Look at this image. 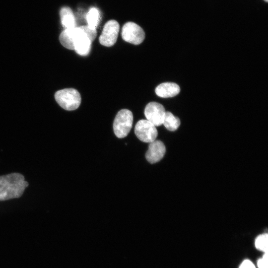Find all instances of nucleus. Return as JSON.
<instances>
[{
	"mask_svg": "<svg viewBox=\"0 0 268 268\" xmlns=\"http://www.w3.org/2000/svg\"><path fill=\"white\" fill-rule=\"evenodd\" d=\"M134 133L140 141L148 143L154 141L158 134L156 127L147 120H141L137 122Z\"/></svg>",
	"mask_w": 268,
	"mask_h": 268,
	"instance_id": "39448f33",
	"label": "nucleus"
},
{
	"mask_svg": "<svg viewBox=\"0 0 268 268\" xmlns=\"http://www.w3.org/2000/svg\"><path fill=\"white\" fill-rule=\"evenodd\" d=\"M165 113L163 106L156 102H149L144 109L146 120L155 127L162 125Z\"/></svg>",
	"mask_w": 268,
	"mask_h": 268,
	"instance_id": "0eeeda50",
	"label": "nucleus"
},
{
	"mask_svg": "<svg viewBox=\"0 0 268 268\" xmlns=\"http://www.w3.org/2000/svg\"><path fill=\"white\" fill-rule=\"evenodd\" d=\"M133 115L128 109H122L117 114L113 123V130L118 138L128 135L133 126Z\"/></svg>",
	"mask_w": 268,
	"mask_h": 268,
	"instance_id": "7ed1b4c3",
	"label": "nucleus"
},
{
	"mask_svg": "<svg viewBox=\"0 0 268 268\" xmlns=\"http://www.w3.org/2000/svg\"><path fill=\"white\" fill-rule=\"evenodd\" d=\"M60 15L62 24L65 29L76 27L75 18L70 8L67 6L62 7L60 11Z\"/></svg>",
	"mask_w": 268,
	"mask_h": 268,
	"instance_id": "9d476101",
	"label": "nucleus"
},
{
	"mask_svg": "<svg viewBox=\"0 0 268 268\" xmlns=\"http://www.w3.org/2000/svg\"><path fill=\"white\" fill-rule=\"evenodd\" d=\"M257 265L259 268H268V253H265L263 257L258 260Z\"/></svg>",
	"mask_w": 268,
	"mask_h": 268,
	"instance_id": "4468645a",
	"label": "nucleus"
},
{
	"mask_svg": "<svg viewBox=\"0 0 268 268\" xmlns=\"http://www.w3.org/2000/svg\"><path fill=\"white\" fill-rule=\"evenodd\" d=\"M155 93L162 98L175 96L180 91L179 86L174 82H164L158 85L155 88Z\"/></svg>",
	"mask_w": 268,
	"mask_h": 268,
	"instance_id": "1a4fd4ad",
	"label": "nucleus"
},
{
	"mask_svg": "<svg viewBox=\"0 0 268 268\" xmlns=\"http://www.w3.org/2000/svg\"><path fill=\"white\" fill-rule=\"evenodd\" d=\"M123 39L134 45H139L145 38V33L142 28L133 22L126 23L122 29Z\"/></svg>",
	"mask_w": 268,
	"mask_h": 268,
	"instance_id": "20e7f679",
	"label": "nucleus"
},
{
	"mask_svg": "<svg viewBox=\"0 0 268 268\" xmlns=\"http://www.w3.org/2000/svg\"><path fill=\"white\" fill-rule=\"evenodd\" d=\"M28 186V183L20 173L0 176V201L20 198Z\"/></svg>",
	"mask_w": 268,
	"mask_h": 268,
	"instance_id": "f257e3e1",
	"label": "nucleus"
},
{
	"mask_svg": "<svg viewBox=\"0 0 268 268\" xmlns=\"http://www.w3.org/2000/svg\"><path fill=\"white\" fill-rule=\"evenodd\" d=\"M239 268H256V267L251 261L246 260L241 263Z\"/></svg>",
	"mask_w": 268,
	"mask_h": 268,
	"instance_id": "2eb2a0df",
	"label": "nucleus"
},
{
	"mask_svg": "<svg viewBox=\"0 0 268 268\" xmlns=\"http://www.w3.org/2000/svg\"><path fill=\"white\" fill-rule=\"evenodd\" d=\"M55 98L61 107L68 111L76 109L81 101L80 93L74 88H66L57 91Z\"/></svg>",
	"mask_w": 268,
	"mask_h": 268,
	"instance_id": "f03ea898",
	"label": "nucleus"
},
{
	"mask_svg": "<svg viewBox=\"0 0 268 268\" xmlns=\"http://www.w3.org/2000/svg\"><path fill=\"white\" fill-rule=\"evenodd\" d=\"M120 25L117 21L110 20L107 21L99 38L100 43L106 47L113 46L117 40Z\"/></svg>",
	"mask_w": 268,
	"mask_h": 268,
	"instance_id": "423d86ee",
	"label": "nucleus"
},
{
	"mask_svg": "<svg viewBox=\"0 0 268 268\" xmlns=\"http://www.w3.org/2000/svg\"><path fill=\"white\" fill-rule=\"evenodd\" d=\"M170 131H175L180 125V119L170 112H166L163 124Z\"/></svg>",
	"mask_w": 268,
	"mask_h": 268,
	"instance_id": "9b49d317",
	"label": "nucleus"
},
{
	"mask_svg": "<svg viewBox=\"0 0 268 268\" xmlns=\"http://www.w3.org/2000/svg\"><path fill=\"white\" fill-rule=\"evenodd\" d=\"M266 2H268V0H264Z\"/></svg>",
	"mask_w": 268,
	"mask_h": 268,
	"instance_id": "dca6fc26",
	"label": "nucleus"
},
{
	"mask_svg": "<svg viewBox=\"0 0 268 268\" xmlns=\"http://www.w3.org/2000/svg\"><path fill=\"white\" fill-rule=\"evenodd\" d=\"M256 248L265 253H268V235L267 233L258 236L255 240Z\"/></svg>",
	"mask_w": 268,
	"mask_h": 268,
	"instance_id": "ddd939ff",
	"label": "nucleus"
},
{
	"mask_svg": "<svg viewBox=\"0 0 268 268\" xmlns=\"http://www.w3.org/2000/svg\"><path fill=\"white\" fill-rule=\"evenodd\" d=\"M165 152L166 148L164 143L160 140H155L149 143L145 157L150 163L154 164L163 157Z\"/></svg>",
	"mask_w": 268,
	"mask_h": 268,
	"instance_id": "6e6552de",
	"label": "nucleus"
},
{
	"mask_svg": "<svg viewBox=\"0 0 268 268\" xmlns=\"http://www.w3.org/2000/svg\"><path fill=\"white\" fill-rule=\"evenodd\" d=\"M86 19L89 27L96 29L100 20L98 9L95 7L91 8L86 15Z\"/></svg>",
	"mask_w": 268,
	"mask_h": 268,
	"instance_id": "f8f14e48",
	"label": "nucleus"
}]
</instances>
